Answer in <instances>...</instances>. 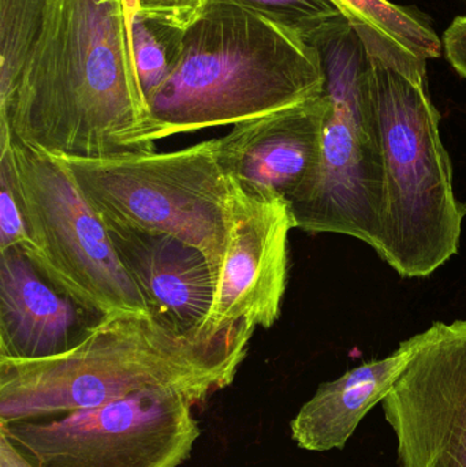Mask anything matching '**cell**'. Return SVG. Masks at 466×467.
Returning a JSON list of instances; mask_svg holds the SVG:
<instances>
[{"label":"cell","instance_id":"1","mask_svg":"<svg viewBox=\"0 0 466 467\" xmlns=\"http://www.w3.org/2000/svg\"><path fill=\"white\" fill-rule=\"evenodd\" d=\"M0 136L73 158L156 150L125 0H49L37 43L0 101Z\"/></svg>","mask_w":466,"mask_h":467},{"label":"cell","instance_id":"2","mask_svg":"<svg viewBox=\"0 0 466 467\" xmlns=\"http://www.w3.org/2000/svg\"><path fill=\"white\" fill-rule=\"evenodd\" d=\"M254 331L210 337L153 316L101 317L77 345L37 359L0 358V425L63 416L147 389L185 392L202 406L232 386Z\"/></svg>","mask_w":466,"mask_h":467},{"label":"cell","instance_id":"3","mask_svg":"<svg viewBox=\"0 0 466 467\" xmlns=\"http://www.w3.org/2000/svg\"><path fill=\"white\" fill-rule=\"evenodd\" d=\"M368 57V85L383 166L378 254L404 277H427L459 252L466 205L453 186L426 59L352 24Z\"/></svg>","mask_w":466,"mask_h":467},{"label":"cell","instance_id":"4","mask_svg":"<svg viewBox=\"0 0 466 467\" xmlns=\"http://www.w3.org/2000/svg\"><path fill=\"white\" fill-rule=\"evenodd\" d=\"M323 92L322 62L305 37L237 0H212L148 104L161 140L234 126Z\"/></svg>","mask_w":466,"mask_h":467},{"label":"cell","instance_id":"5","mask_svg":"<svg viewBox=\"0 0 466 467\" xmlns=\"http://www.w3.org/2000/svg\"><path fill=\"white\" fill-rule=\"evenodd\" d=\"M330 101L322 152L308 182L290 199L295 229L353 236L377 246L383 166L368 85V57L347 18L309 38Z\"/></svg>","mask_w":466,"mask_h":467},{"label":"cell","instance_id":"6","mask_svg":"<svg viewBox=\"0 0 466 467\" xmlns=\"http://www.w3.org/2000/svg\"><path fill=\"white\" fill-rule=\"evenodd\" d=\"M52 156L100 218L181 239L205 255L216 277L226 252L233 196L216 139L172 152Z\"/></svg>","mask_w":466,"mask_h":467},{"label":"cell","instance_id":"7","mask_svg":"<svg viewBox=\"0 0 466 467\" xmlns=\"http://www.w3.org/2000/svg\"><path fill=\"white\" fill-rule=\"evenodd\" d=\"M26 222L21 249L60 293L98 316H152L123 268L103 219L92 210L67 170L49 153L0 136Z\"/></svg>","mask_w":466,"mask_h":467},{"label":"cell","instance_id":"8","mask_svg":"<svg viewBox=\"0 0 466 467\" xmlns=\"http://www.w3.org/2000/svg\"><path fill=\"white\" fill-rule=\"evenodd\" d=\"M193 398L147 389L63 416L0 425L37 467H180L202 428Z\"/></svg>","mask_w":466,"mask_h":467},{"label":"cell","instance_id":"9","mask_svg":"<svg viewBox=\"0 0 466 467\" xmlns=\"http://www.w3.org/2000/svg\"><path fill=\"white\" fill-rule=\"evenodd\" d=\"M382 400L399 467H466V320L435 323Z\"/></svg>","mask_w":466,"mask_h":467},{"label":"cell","instance_id":"10","mask_svg":"<svg viewBox=\"0 0 466 467\" xmlns=\"http://www.w3.org/2000/svg\"><path fill=\"white\" fill-rule=\"evenodd\" d=\"M232 183V211L212 304L200 331L210 337L238 327L271 328L281 316L289 277V202Z\"/></svg>","mask_w":466,"mask_h":467},{"label":"cell","instance_id":"11","mask_svg":"<svg viewBox=\"0 0 466 467\" xmlns=\"http://www.w3.org/2000/svg\"><path fill=\"white\" fill-rule=\"evenodd\" d=\"M328 107L323 93L233 126L216 139L219 163L230 182L289 202L316 171Z\"/></svg>","mask_w":466,"mask_h":467},{"label":"cell","instance_id":"12","mask_svg":"<svg viewBox=\"0 0 466 467\" xmlns=\"http://www.w3.org/2000/svg\"><path fill=\"white\" fill-rule=\"evenodd\" d=\"M103 222L150 315L178 331H200L215 290V277L205 255L169 234Z\"/></svg>","mask_w":466,"mask_h":467},{"label":"cell","instance_id":"13","mask_svg":"<svg viewBox=\"0 0 466 467\" xmlns=\"http://www.w3.org/2000/svg\"><path fill=\"white\" fill-rule=\"evenodd\" d=\"M98 320L49 283L21 249L0 250V358L57 356Z\"/></svg>","mask_w":466,"mask_h":467},{"label":"cell","instance_id":"14","mask_svg":"<svg viewBox=\"0 0 466 467\" xmlns=\"http://www.w3.org/2000/svg\"><path fill=\"white\" fill-rule=\"evenodd\" d=\"M426 334L401 343L390 356L364 362L341 378L320 384L290 422L292 439L306 451L342 450L361 420L393 389Z\"/></svg>","mask_w":466,"mask_h":467},{"label":"cell","instance_id":"15","mask_svg":"<svg viewBox=\"0 0 466 467\" xmlns=\"http://www.w3.org/2000/svg\"><path fill=\"white\" fill-rule=\"evenodd\" d=\"M350 24H363L421 59L442 57V38L420 13L388 0H333Z\"/></svg>","mask_w":466,"mask_h":467},{"label":"cell","instance_id":"16","mask_svg":"<svg viewBox=\"0 0 466 467\" xmlns=\"http://www.w3.org/2000/svg\"><path fill=\"white\" fill-rule=\"evenodd\" d=\"M49 0H0V101L13 92L43 29Z\"/></svg>","mask_w":466,"mask_h":467},{"label":"cell","instance_id":"17","mask_svg":"<svg viewBox=\"0 0 466 467\" xmlns=\"http://www.w3.org/2000/svg\"><path fill=\"white\" fill-rule=\"evenodd\" d=\"M185 32L137 16L131 24L134 62L145 96L152 95L174 70Z\"/></svg>","mask_w":466,"mask_h":467},{"label":"cell","instance_id":"18","mask_svg":"<svg viewBox=\"0 0 466 467\" xmlns=\"http://www.w3.org/2000/svg\"><path fill=\"white\" fill-rule=\"evenodd\" d=\"M241 5L300 33L306 40L344 14L333 0H237Z\"/></svg>","mask_w":466,"mask_h":467},{"label":"cell","instance_id":"19","mask_svg":"<svg viewBox=\"0 0 466 467\" xmlns=\"http://www.w3.org/2000/svg\"><path fill=\"white\" fill-rule=\"evenodd\" d=\"M27 244L26 222L10 170L0 161V250Z\"/></svg>","mask_w":466,"mask_h":467},{"label":"cell","instance_id":"20","mask_svg":"<svg viewBox=\"0 0 466 467\" xmlns=\"http://www.w3.org/2000/svg\"><path fill=\"white\" fill-rule=\"evenodd\" d=\"M211 2L212 0H140L137 16L186 32L199 21Z\"/></svg>","mask_w":466,"mask_h":467},{"label":"cell","instance_id":"21","mask_svg":"<svg viewBox=\"0 0 466 467\" xmlns=\"http://www.w3.org/2000/svg\"><path fill=\"white\" fill-rule=\"evenodd\" d=\"M443 54L454 70L466 78V16H457L442 38Z\"/></svg>","mask_w":466,"mask_h":467},{"label":"cell","instance_id":"22","mask_svg":"<svg viewBox=\"0 0 466 467\" xmlns=\"http://www.w3.org/2000/svg\"><path fill=\"white\" fill-rule=\"evenodd\" d=\"M0 467H37L0 433Z\"/></svg>","mask_w":466,"mask_h":467},{"label":"cell","instance_id":"23","mask_svg":"<svg viewBox=\"0 0 466 467\" xmlns=\"http://www.w3.org/2000/svg\"><path fill=\"white\" fill-rule=\"evenodd\" d=\"M140 0H125L126 18H128L129 27L131 30V24L139 14Z\"/></svg>","mask_w":466,"mask_h":467}]
</instances>
